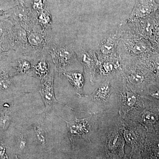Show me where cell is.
Returning <instances> with one entry per match:
<instances>
[{
  "mask_svg": "<svg viewBox=\"0 0 159 159\" xmlns=\"http://www.w3.org/2000/svg\"><path fill=\"white\" fill-rule=\"evenodd\" d=\"M37 21L43 32L49 36V32L51 31L52 26V20L49 12L45 10L41 11L38 15Z\"/></svg>",
  "mask_w": 159,
  "mask_h": 159,
  "instance_id": "14",
  "label": "cell"
},
{
  "mask_svg": "<svg viewBox=\"0 0 159 159\" xmlns=\"http://www.w3.org/2000/svg\"><path fill=\"white\" fill-rule=\"evenodd\" d=\"M34 130L38 142L41 145H44L47 139V134L44 129L40 124H36L34 126Z\"/></svg>",
  "mask_w": 159,
  "mask_h": 159,
  "instance_id": "19",
  "label": "cell"
},
{
  "mask_svg": "<svg viewBox=\"0 0 159 159\" xmlns=\"http://www.w3.org/2000/svg\"><path fill=\"white\" fill-rule=\"evenodd\" d=\"M154 5L150 0H138L129 16V21L145 17L153 11Z\"/></svg>",
  "mask_w": 159,
  "mask_h": 159,
  "instance_id": "8",
  "label": "cell"
},
{
  "mask_svg": "<svg viewBox=\"0 0 159 159\" xmlns=\"http://www.w3.org/2000/svg\"><path fill=\"white\" fill-rule=\"evenodd\" d=\"M124 101L125 105L127 106L128 107H133L136 102L137 98L135 95L132 92L127 91L125 93L124 96Z\"/></svg>",
  "mask_w": 159,
  "mask_h": 159,
  "instance_id": "20",
  "label": "cell"
},
{
  "mask_svg": "<svg viewBox=\"0 0 159 159\" xmlns=\"http://www.w3.org/2000/svg\"><path fill=\"white\" fill-rule=\"evenodd\" d=\"M119 37L117 34L106 36L99 45L100 57H116L117 46Z\"/></svg>",
  "mask_w": 159,
  "mask_h": 159,
  "instance_id": "5",
  "label": "cell"
},
{
  "mask_svg": "<svg viewBox=\"0 0 159 159\" xmlns=\"http://www.w3.org/2000/svg\"><path fill=\"white\" fill-rule=\"evenodd\" d=\"M54 72L42 80L39 89V92L45 104L46 109L51 108L54 102H57L55 99L54 93Z\"/></svg>",
  "mask_w": 159,
  "mask_h": 159,
  "instance_id": "4",
  "label": "cell"
},
{
  "mask_svg": "<svg viewBox=\"0 0 159 159\" xmlns=\"http://www.w3.org/2000/svg\"><path fill=\"white\" fill-rule=\"evenodd\" d=\"M126 47L131 54L138 55L145 52L147 49L146 44L142 40H130L125 43Z\"/></svg>",
  "mask_w": 159,
  "mask_h": 159,
  "instance_id": "15",
  "label": "cell"
},
{
  "mask_svg": "<svg viewBox=\"0 0 159 159\" xmlns=\"http://www.w3.org/2000/svg\"><path fill=\"white\" fill-rule=\"evenodd\" d=\"M8 64L10 73L13 77L28 74L32 71L31 63L29 60L23 57L16 58L15 55Z\"/></svg>",
  "mask_w": 159,
  "mask_h": 159,
  "instance_id": "6",
  "label": "cell"
},
{
  "mask_svg": "<svg viewBox=\"0 0 159 159\" xmlns=\"http://www.w3.org/2000/svg\"><path fill=\"white\" fill-rule=\"evenodd\" d=\"M111 92V86L109 83H105L99 87L94 92L92 96L95 99L105 100L110 95Z\"/></svg>",
  "mask_w": 159,
  "mask_h": 159,
  "instance_id": "16",
  "label": "cell"
},
{
  "mask_svg": "<svg viewBox=\"0 0 159 159\" xmlns=\"http://www.w3.org/2000/svg\"><path fill=\"white\" fill-rule=\"evenodd\" d=\"M97 66H99L101 74H107L118 70L120 64L116 57H100L98 58Z\"/></svg>",
  "mask_w": 159,
  "mask_h": 159,
  "instance_id": "10",
  "label": "cell"
},
{
  "mask_svg": "<svg viewBox=\"0 0 159 159\" xmlns=\"http://www.w3.org/2000/svg\"><path fill=\"white\" fill-rule=\"evenodd\" d=\"M14 25L9 19H0V46L6 51H14Z\"/></svg>",
  "mask_w": 159,
  "mask_h": 159,
  "instance_id": "3",
  "label": "cell"
},
{
  "mask_svg": "<svg viewBox=\"0 0 159 159\" xmlns=\"http://www.w3.org/2000/svg\"><path fill=\"white\" fill-rule=\"evenodd\" d=\"M62 73L75 89L79 93H81L84 82L82 73L77 71H65Z\"/></svg>",
  "mask_w": 159,
  "mask_h": 159,
  "instance_id": "12",
  "label": "cell"
},
{
  "mask_svg": "<svg viewBox=\"0 0 159 159\" xmlns=\"http://www.w3.org/2000/svg\"><path fill=\"white\" fill-rule=\"evenodd\" d=\"M50 70V64L45 57H43L36 64L32 66V72L35 77L42 80L48 76Z\"/></svg>",
  "mask_w": 159,
  "mask_h": 159,
  "instance_id": "13",
  "label": "cell"
},
{
  "mask_svg": "<svg viewBox=\"0 0 159 159\" xmlns=\"http://www.w3.org/2000/svg\"><path fill=\"white\" fill-rule=\"evenodd\" d=\"M15 53L16 51H6L0 46V64L3 65L10 62L14 57Z\"/></svg>",
  "mask_w": 159,
  "mask_h": 159,
  "instance_id": "18",
  "label": "cell"
},
{
  "mask_svg": "<svg viewBox=\"0 0 159 159\" xmlns=\"http://www.w3.org/2000/svg\"><path fill=\"white\" fill-rule=\"evenodd\" d=\"M28 34L29 52L40 53L47 49L50 43L48 42L49 36L46 35L40 27L36 28L30 31H27Z\"/></svg>",
  "mask_w": 159,
  "mask_h": 159,
  "instance_id": "2",
  "label": "cell"
},
{
  "mask_svg": "<svg viewBox=\"0 0 159 159\" xmlns=\"http://www.w3.org/2000/svg\"><path fill=\"white\" fill-rule=\"evenodd\" d=\"M77 59L87 73H92L97 68L98 57L96 53L91 50L80 49L75 51Z\"/></svg>",
  "mask_w": 159,
  "mask_h": 159,
  "instance_id": "7",
  "label": "cell"
},
{
  "mask_svg": "<svg viewBox=\"0 0 159 159\" xmlns=\"http://www.w3.org/2000/svg\"><path fill=\"white\" fill-rule=\"evenodd\" d=\"M8 63L4 64L0 66V92H9L14 86L13 77L9 70Z\"/></svg>",
  "mask_w": 159,
  "mask_h": 159,
  "instance_id": "9",
  "label": "cell"
},
{
  "mask_svg": "<svg viewBox=\"0 0 159 159\" xmlns=\"http://www.w3.org/2000/svg\"><path fill=\"white\" fill-rule=\"evenodd\" d=\"M143 122L148 124H154L158 120V116L156 114L152 112L145 113L142 117Z\"/></svg>",
  "mask_w": 159,
  "mask_h": 159,
  "instance_id": "21",
  "label": "cell"
},
{
  "mask_svg": "<svg viewBox=\"0 0 159 159\" xmlns=\"http://www.w3.org/2000/svg\"><path fill=\"white\" fill-rule=\"evenodd\" d=\"M153 95V96H154V97H157V98H159V91H157V93L154 94Z\"/></svg>",
  "mask_w": 159,
  "mask_h": 159,
  "instance_id": "24",
  "label": "cell"
},
{
  "mask_svg": "<svg viewBox=\"0 0 159 159\" xmlns=\"http://www.w3.org/2000/svg\"><path fill=\"white\" fill-rule=\"evenodd\" d=\"M129 83L133 85H138L141 84L145 79L144 74L139 70L132 72L128 76Z\"/></svg>",
  "mask_w": 159,
  "mask_h": 159,
  "instance_id": "17",
  "label": "cell"
},
{
  "mask_svg": "<svg viewBox=\"0 0 159 159\" xmlns=\"http://www.w3.org/2000/svg\"><path fill=\"white\" fill-rule=\"evenodd\" d=\"M44 6L43 0H34L33 2V8L36 10L43 9Z\"/></svg>",
  "mask_w": 159,
  "mask_h": 159,
  "instance_id": "22",
  "label": "cell"
},
{
  "mask_svg": "<svg viewBox=\"0 0 159 159\" xmlns=\"http://www.w3.org/2000/svg\"><path fill=\"white\" fill-rule=\"evenodd\" d=\"M46 51L52 57L55 69L58 72H64L77 59L75 51L67 45L49 43Z\"/></svg>",
  "mask_w": 159,
  "mask_h": 159,
  "instance_id": "1",
  "label": "cell"
},
{
  "mask_svg": "<svg viewBox=\"0 0 159 159\" xmlns=\"http://www.w3.org/2000/svg\"><path fill=\"white\" fill-rule=\"evenodd\" d=\"M87 119H77L75 118V120L70 122H67L68 130L70 135L72 136H74L82 135L88 132L87 127Z\"/></svg>",
  "mask_w": 159,
  "mask_h": 159,
  "instance_id": "11",
  "label": "cell"
},
{
  "mask_svg": "<svg viewBox=\"0 0 159 159\" xmlns=\"http://www.w3.org/2000/svg\"><path fill=\"white\" fill-rule=\"evenodd\" d=\"M153 63L155 67L159 70V54L157 55L153 59Z\"/></svg>",
  "mask_w": 159,
  "mask_h": 159,
  "instance_id": "23",
  "label": "cell"
}]
</instances>
